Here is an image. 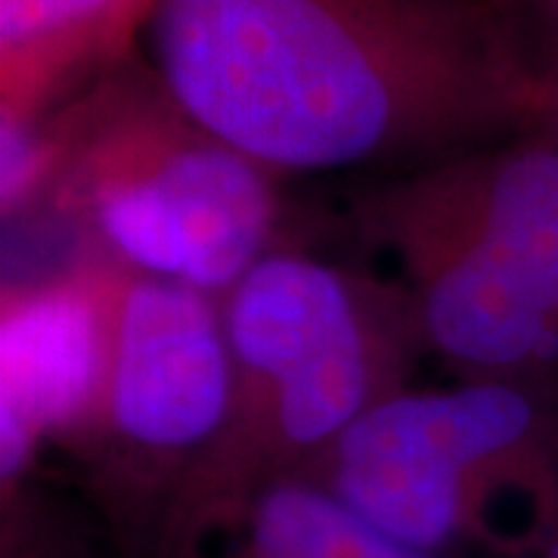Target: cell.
<instances>
[{
    "mask_svg": "<svg viewBox=\"0 0 558 558\" xmlns=\"http://www.w3.org/2000/svg\"><path fill=\"white\" fill-rule=\"evenodd\" d=\"M527 124L558 140V62L534 78V100H531Z\"/></svg>",
    "mask_w": 558,
    "mask_h": 558,
    "instance_id": "8fae6325",
    "label": "cell"
},
{
    "mask_svg": "<svg viewBox=\"0 0 558 558\" xmlns=\"http://www.w3.org/2000/svg\"><path fill=\"white\" fill-rule=\"evenodd\" d=\"M205 558H447L379 531L307 478H282L248 502Z\"/></svg>",
    "mask_w": 558,
    "mask_h": 558,
    "instance_id": "9c48e42d",
    "label": "cell"
},
{
    "mask_svg": "<svg viewBox=\"0 0 558 558\" xmlns=\"http://www.w3.org/2000/svg\"><path fill=\"white\" fill-rule=\"evenodd\" d=\"M524 16L537 28V47L531 53V72L537 78L539 72L553 69L558 62V0H519Z\"/></svg>",
    "mask_w": 558,
    "mask_h": 558,
    "instance_id": "30bf717a",
    "label": "cell"
},
{
    "mask_svg": "<svg viewBox=\"0 0 558 558\" xmlns=\"http://www.w3.org/2000/svg\"><path fill=\"white\" fill-rule=\"evenodd\" d=\"M299 478L435 556L558 558V391L407 385Z\"/></svg>",
    "mask_w": 558,
    "mask_h": 558,
    "instance_id": "5b68a950",
    "label": "cell"
},
{
    "mask_svg": "<svg viewBox=\"0 0 558 558\" xmlns=\"http://www.w3.org/2000/svg\"><path fill=\"white\" fill-rule=\"evenodd\" d=\"M131 267L87 252L60 274L3 289L0 481L20 490L44 447L78 457L97 435Z\"/></svg>",
    "mask_w": 558,
    "mask_h": 558,
    "instance_id": "52a82bcc",
    "label": "cell"
},
{
    "mask_svg": "<svg viewBox=\"0 0 558 558\" xmlns=\"http://www.w3.org/2000/svg\"><path fill=\"white\" fill-rule=\"evenodd\" d=\"M38 124V202L90 252L223 299L282 248L277 171L186 116L149 69L121 62Z\"/></svg>",
    "mask_w": 558,
    "mask_h": 558,
    "instance_id": "277c9868",
    "label": "cell"
},
{
    "mask_svg": "<svg viewBox=\"0 0 558 558\" xmlns=\"http://www.w3.org/2000/svg\"><path fill=\"white\" fill-rule=\"evenodd\" d=\"M159 0H0V124L35 121L124 60Z\"/></svg>",
    "mask_w": 558,
    "mask_h": 558,
    "instance_id": "ba28073f",
    "label": "cell"
},
{
    "mask_svg": "<svg viewBox=\"0 0 558 558\" xmlns=\"http://www.w3.org/2000/svg\"><path fill=\"white\" fill-rule=\"evenodd\" d=\"M230 403L180 478L146 558H205L264 487L299 478L425 354L416 311L391 277L295 248L260 258L220 299Z\"/></svg>",
    "mask_w": 558,
    "mask_h": 558,
    "instance_id": "7a4b0ae2",
    "label": "cell"
},
{
    "mask_svg": "<svg viewBox=\"0 0 558 558\" xmlns=\"http://www.w3.org/2000/svg\"><path fill=\"white\" fill-rule=\"evenodd\" d=\"M146 69L277 174L435 161L527 128L534 72L490 0H159Z\"/></svg>",
    "mask_w": 558,
    "mask_h": 558,
    "instance_id": "6da1fadb",
    "label": "cell"
},
{
    "mask_svg": "<svg viewBox=\"0 0 558 558\" xmlns=\"http://www.w3.org/2000/svg\"><path fill=\"white\" fill-rule=\"evenodd\" d=\"M230 403L220 299L131 270L97 435L78 453L97 499L149 553L180 478L218 435Z\"/></svg>",
    "mask_w": 558,
    "mask_h": 558,
    "instance_id": "8992f818",
    "label": "cell"
},
{
    "mask_svg": "<svg viewBox=\"0 0 558 558\" xmlns=\"http://www.w3.org/2000/svg\"><path fill=\"white\" fill-rule=\"evenodd\" d=\"M363 245L388 258L425 354L457 379L558 391V140L521 128L363 190Z\"/></svg>",
    "mask_w": 558,
    "mask_h": 558,
    "instance_id": "3957f363",
    "label": "cell"
}]
</instances>
